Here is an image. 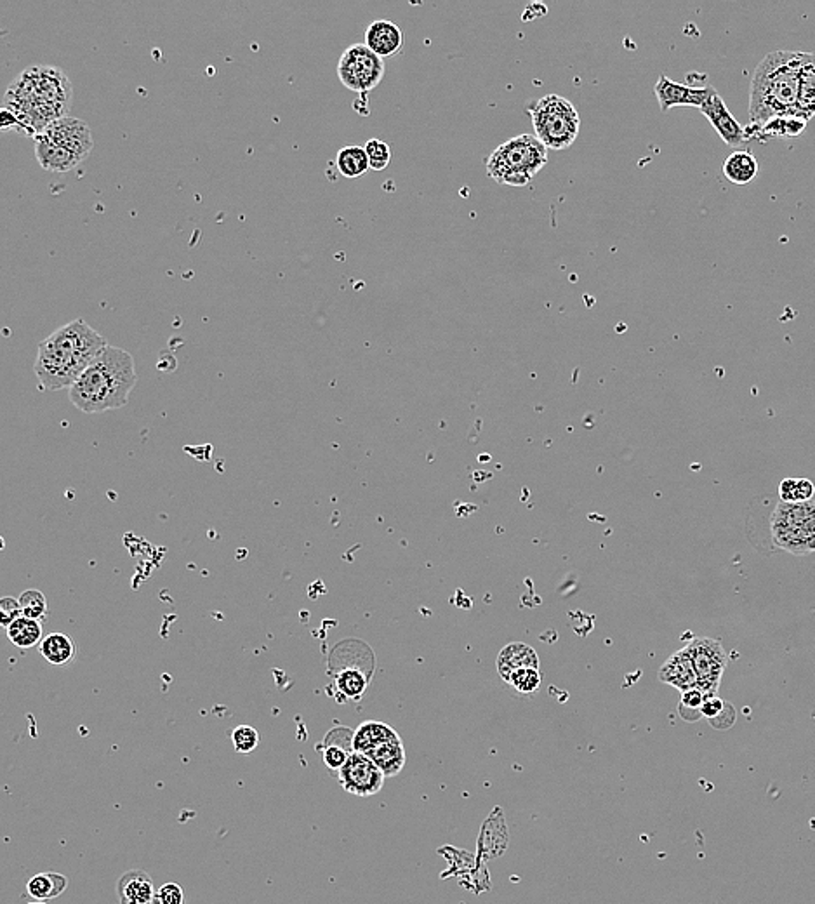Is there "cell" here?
Here are the masks:
<instances>
[{"mask_svg":"<svg viewBox=\"0 0 815 904\" xmlns=\"http://www.w3.org/2000/svg\"><path fill=\"white\" fill-rule=\"evenodd\" d=\"M106 345L84 319L64 323L38 343L33 367L38 385L47 391L73 387Z\"/></svg>","mask_w":815,"mask_h":904,"instance_id":"obj_1","label":"cell"},{"mask_svg":"<svg viewBox=\"0 0 815 904\" xmlns=\"http://www.w3.org/2000/svg\"><path fill=\"white\" fill-rule=\"evenodd\" d=\"M70 99L71 88L60 68L33 66L11 84L4 108L18 117L21 130L37 138L64 117Z\"/></svg>","mask_w":815,"mask_h":904,"instance_id":"obj_2","label":"cell"},{"mask_svg":"<svg viewBox=\"0 0 815 904\" xmlns=\"http://www.w3.org/2000/svg\"><path fill=\"white\" fill-rule=\"evenodd\" d=\"M802 58L800 51H776L756 66L750 89L752 126L761 128L779 117L802 119L798 108Z\"/></svg>","mask_w":815,"mask_h":904,"instance_id":"obj_3","label":"cell"},{"mask_svg":"<svg viewBox=\"0 0 815 904\" xmlns=\"http://www.w3.org/2000/svg\"><path fill=\"white\" fill-rule=\"evenodd\" d=\"M136 383L138 374L132 356L106 345L70 388V400L86 414L115 411L126 406Z\"/></svg>","mask_w":815,"mask_h":904,"instance_id":"obj_4","label":"cell"},{"mask_svg":"<svg viewBox=\"0 0 815 904\" xmlns=\"http://www.w3.org/2000/svg\"><path fill=\"white\" fill-rule=\"evenodd\" d=\"M548 163V148L535 134H520L500 145L487 159V174L500 185L525 187Z\"/></svg>","mask_w":815,"mask_h":904,"instance_id":"obj_5","label":"cell"},{"mask_svg":"<svg viewBox=\"0 0 815 904\" xmlns=\"http://www.w3.org/2000/svg\"><path fill=\"white\" fill-rule=\"evenodd\" d=\"M534 134L548 150L570 148L581 130V117L574 103L560 95L539 97L531 108Z\"/></svg>","mask_w":815,"mask_h":904,"instance_id":"obj_6","label":"cell"},{"mask_svg":"<svg viewBox=\"0 0 815 904\" xmlns=\"http://www.w3.org/2000/svg\"><path fill=\"white\" fill-rule=\"evenodd\" d=\"M770 532L774 545L791 555H809L815 551V501L783 503L779 501L772 518Z\"/></svg>","mask_w":815,"mask_h":904,"instance_id":"obj_7","label":"cell"},{"mask_svg":"<svg viewBox=\"0 0 815 904\" xmlns=\"http://www.w3.org/2000/svg\"><path fill=\"white\" fill-rule=\"evenodd\" d=\"M384 70V60L374 54L365 44H353L340 58L338 77L346 89L367 95L381 84Z\"/></svg>","mask_w":815,"mask_h":904,"instance_id":"obj_8","label":"cell"},{"mask_svg":"<svg viewBox=\"0 0 815 904\" xmlns=\"http://www.w3.org/2000/svg\"><path fill=\"white\" fill-rule=\"evenodd\" d=\"M685 649L697 674V689H701L706 696L718 694L721 677L728 663L723 646L715 639L701 637L693 639Z\"/></svg>","mask_w":815,"mask_h":904,"instance_id":"obj_9","label":"cell"},{"mask_svg":"<svg viewBox=\"0 0 815 904\" xmlns=\"http://www.w3.org/2000/svg\"><path fill=\"white\" fill-rule=\"evenodd\" d=\"M386 775L364 753L353 751L343 769L338 773V781L345 791L355 797H373L384 786Z\"/></svg>","mask_w":815,"mask_h":904,"instance_id":"obj_10","label":"cell"},{"mask_svg":"<svg viewBox=\"0 0 815 904\" xmlns=\"http://www.w3.org/2000/svg\"><path fill=\"white\" fill-rule=\"evenodd\" d=\"M44 136H47L56 145H60V146H63L66 150H70L71 154H75L82 161L91 154V150L95 146L93 132L89 130L88 122H84L80 119H75V117H66L64 115L62 119L55 121L46 130Z\"/></svg>","mask_w":815,"mask_h":904,"instance_id":"obj_11","label":"cell"},{"mask_svg":"<svg viewBox=\"0 0 815 904\" xmlns=\"http://www.w3.org/2000/svg\"><path fill=\"white\" fill-rule=\"evenodd\" d=\"M717 89L711 86H689L682 82H675L666 75H660L654 86V93L658 97L660 112H669L676 106H697L701 108Z\"/></svg>","mask_w":815,"mask_h":904,"instance_id":"obj_12","label":"cell"},{"mask_svg":"<svg viewBox=\"0 0 815 904\" xmlns=\"http://www.w3.org/2000/svg\"><path fill=\"white\" fill-rule=\"evenodd\" d=\"M702 115L711 122V126L718 132L723 143L728 146H739L748 141L746 130L737 122V119L730 113L720 95L715 91L710 99L701 106Z\"/></svg>","mask_w":815,"mask_h":904,"instance_id":"obj_13","label":"cell"},{"mask_svg":"<svg viewBox=\"0 0 815 904\" xmlns=\"http://www.w3.org/2000/svg\"><path fill=\"white\" fill-rule=\"evenodd\" d=\"M364 44L382 60L393 58L404 47V32L390 20H377L367 27Z\"/></svg>","mask_w":815,"mask_h":904,"instance_id":"obj_14","label":"cell"},{"mask_svg":"<svg viewBox=\"0 0 815 904\" xmlns=\"http://www.w3.org/2000/svg\"><path fill=\"white\" fill-rule=\"evenodd\" d=\"M121 904H155L157 891L150 875L143 870L126 872L117 882Z\"/></svg>","mask_w":815,"mask_h":904,"instance_id":"obj_15","label":"cell"},{"mask_svg":"<svg viewBox=\"0 0 815 904\" xmlns=\"http://www.w3.org/2000/svg\"><path fill=\"white\" fill-rule=\"evenodd\" d=\"M659 680L676 687L682 692L697 687V674L687 649H682L668 657V661L659 670Z\"/></svg>","mask_w":815,"mask_h":904,"instance_id":"obj_16","label":"cell"},{"mask_svg":"<svg viewBox=\"0 0 815 904\" xmlns=\"http://www.w3.org/2000/svg\"><path fill=\"white\" fill-rule=\"evenodd\" d=\"M322 751V760L325 767L332 773H340L343 769L353 749V732L346 727H336L327 732L322 744L318 746Z\"/></svg>","mask_w":815,"mask_h":904,"instance_id":"obj_17","label":"cell"},{"mask_svg":"<svg viewBox=\"0 0 815 904\" xmlns=\"http://www.w3.org/2000/svg\"><path fill=\"white\" fill-rule=\"evenodd\" d=\"M35 157L42 169L49 172H68L77 167L82 159L40 134L35 138Z\"/></svg>","mask_w":815,"mask_h":904,"instance_id":"obj_18","label":"cell"},{"mask_svg":"<svg viewBox=\"0 0 815 904\" xmlns=\"http://www.w3.org/2000/svg\"><path fill=\"white\" fill-rule=\"evenodd\" d=\"M539 657L533 647L522 642H513L504 647L498 656V672L504 682L522 670H537Z\"/></svg>","mask_w":815,"mask_h":904,"instance_id":"obj_19","label":"cell"},{"mask_svg":"<svg viewBox=\"0 0 815 904\" xmlns=\"http://www.w3.org/2000/svg\"><path fill=\"white\" fill-rule=\"evenodd\" d=\"M395 740H400V736L393 727H390L384 722L369 720L360 724L358 729L353 732V749L357 753L369 755L377 746Z\"/></svg>","mask_w":815,"mask_h":904,"instance_id":"obj_20","label":"cell"},{"mask_svg":"<svg viewBox=\"0 0 815 904\" xmlns=\"http://www.w3.org/2000/svg\"><path fill=\"white\" fill-rule=\"evenodd\" d=\"M760 165L750 150H735L723 162V174L734 185H748L756 178Z\"/></svg>","mask_w":815,"mask_h":904,"instance_id":"obj_21","label":"cell"},{"mask_svg":"<svg viewBox=\"0 0 815 904\" xmlns=\"http://www.w3.org/2000/svg\"><path fill=\"white\" fill-rule=\"evenodd\" d=\"M367 757L376 764L377 767L381 769V773L386 777H395V775L400 774L406 762H408V755H406V748H404L402 740L381 744V746H377L376 749H373Z\"/></svg>","mask_w":815,"mask_h":904,"instance_id":"obj_22","label":"cell"},{"mask_svg":"<svg viewBox=\"0 0 815 904\" xmlns=\"http://www.w3.org/2000/svg\"><path fill=\"white\" fill-rule=\"evenodd\" d=\"M798 108L807 122L815 115V54L803 53L800 68V99Z\"/></svg>","mask_w":815,"mask_h":904,"instance_id":"obj_23","label":"cell"},{"mask_svg":"<svg viewBox=\"0 0 815 904\" xmlns=\"http://www.w3.org/2000/svg\"><path fill=\"white\" fill-rule=\"evenodd\" d=\"M42 657L53 666H66L75 659L77 647L71 637L64 633H49L38 644Z\"/></svg>","mask_w":815,"mask_h":904,"instance_id":"obj_24","label":"cell"},{"mask_svg":"<svg viewBox=\"0 0 815 904\" xmlns=\"http://www.w3.org/2000/svg\"><path fill=\"white\" fill-rule=\"evenodd\" d=\"M68 887V878L62 873L46 872L32 876L27 891L35 901H51L62 896Z\"/></svg>","mask_w":815,"mask_h":904,"instance_id":"obj_25","label":"cell"},{"mask_svg":"<svg viewBox=\"0 0 815 904\" xmlns=\"http://www.w3.org/2000/svg\"><path fill=\"white\" fill-rule=\"evenodd\" d=\"M5 630H7V639L11 640V644L20 647V649H32L37 644H40L44 639L42 637V623L30 619V617H25V615L16 619Z\"/></svg>","mask_w":815,"mask_h":904,"instance_id":"obj_26","label":"cell"},{"mask_svg":"<svg viewBox=\"0 0 815 904\" xmlns=\"http://www.w3.org/2000/svg\"><path fill=\"white\" fill-rule=\"evenodd\" d=\"M336 167L345 178H349V180L364 176L371 169L365 148L357 146V145L341 148L336 155Z\"/></svg>","mask_w":815,"mask_h":904,"instance_id":"obj_27","label":"cell"},{"mask_svg":"<svg viewBox=\"0 0 815 904\" xmlns=\"http://www.w3.org/2000/svg\"><path fill=\"white\" fill-rule=\"evenodd\" d=\"M807 126V121L803 119H798V117H779V119H772L770 122H767L765 126L761 128H756V126H750L746 130V136H748V141L750 138H776V136H798L805 130Z\"/></svg>","mask_w":815,"mask_h":904,"instance_id":"obj_28","label":"cell"},{"mask_svg":"<svg viewBox=\"0 0 815 904\" xmlns=\"http://www.w3.org/2000/svg\"><path fill=\"white\" fill-rule=\"evenodd\" d=\"M334 685L338 694L345 696L346 699L357 701L365 694L369 680L357 668H343L334 678Z\"/></svg>","mask_w":815,"mask_h":904,"instance_id":"obj_29","label":"cell"},{"mask_svg":"<svg viewBox=\"0 0 815 904\" xmlns=\"http://www.w3.org/2000/svg\"><path fill=\"white\" fill-rule=\"evenodd\" d=\"M815 485L809 479H784L779 485L783 503H807L814 499Z\"/></svg>","mask_w":815,"mask_h":904,"instance_id":"obj_30","label":"cell"},{"mask_svg":"<svg viewBox=\"0 0 815 904\" xmlns=\"http://www.w3.org/2000/svg\"><path fill=\"white\" fill-rule=\"evenodd\" d=\"M20 606L25 617L42 623L47 617V598L38 590H27L20 595Z\"/></svg>","mask_w":815,"mask_h":904,"instance_id":"obj_31","label":"cell"},{"mask_svg":"<svg viewBox=\"0 0 815 904\" xmlns=\"http://www.w3.org/2000/svg\"><path fill=\"white\" fill-rule=\"evenodd\" d=\"M365 154L369 157V165L373 171H384L391 162V148L386 141L373 138L365 143Z\"/></svg>","mask_w":815,"mask_h":904,"instance_id":"obj_32","label":"cell"},{"mask_svg":"<svg viewBox=\"0 0 815 904\" xmlns=\"http://www.w3.org/2000/svg\"><path fill=\"white\" fill-rule=\"evenodd\" d=\"M231 743L237 753L249 755L259 746V732L251 725H239L231 732Z\"/></svg>","mask_w":815,"mask_h":904,"instance_id":"obj_33","label":"cell"},{"mask_svg":"<svg viewBox=\"0 0 815 904\" xmlns=\"http://www.w3.org/2000/svg\"><path fill=\"white\" fill-rule=\"evenodd\" d=\"M708 696L701 691V689H690L687 692H682V701H680V715L682 718L685 720H699L702 716L701 708H702V703Z\"/></svg>","mask_w":815,"mask_h":904,"instance_id":"obj_34","label":"cell"},{"mask_svg":"<svg viewBox=\"0 0 815 904\" xmlns=\"http://www.w3.org/2000/svg\"><path fill=\"white\" fill-rule=\"evenodd\" d=\"M508 683L520 694H534L541 685L539 670H522L508 680Z\"/></svg>","mask_w":815,"mask_h":904,"instance_id":"obj_35","label":"cell"},{"mask_svg":"<svg viewBox=\"0 0 815 904\" xmlns=\"http://www.w3.org/2000/svg\"><path fill=\"white\" fill-rule=\"evenodd\" d=\"M21 615H23V613H21L20 600H16L13 597H4L0 600V623H2L4 628L11 626Z\"/></svg>","mask_w":815,"mask_h":904,"instance_id":"obj_36","label":"cell"},{"mask_svg":"<svg viewBox=\"0 0 815 904\" xmlns=\"http://www.w3.org/2000/svg\"><path fill=\"white\" fill-rule=\"evenodd\" d=\"M155 904H185V892L178 883H164L157 889Z\"/></svg>","mask_w":815,"mask_h":904,"instance_id":"obj_37","label":"cell"},{"mask_svg":"<svg viewBox=\"0 0 815 904\" xmlns=\"http://www.w3.org/2000/svg\"><path fill=\"white\" fill-rule=\"evenodd\" d=\"M727 705H728V703H725L718 694H715V696H708V698L704 699V703H702L701 713H702V716H704V718H708L710 722H713L715 718H718L721 713L725 711Z\"/></svg>","mask_w":815,"mask_h":904,"instance_id":"obj_38","label":"cell"},{"mask_svg":"<svg viewBox=\"0 0 815 904\" xmlns=\"http://www.w3.org/2000/svg\"><path fill=\"white\" fill-rule=\"evenodd\" d=\"M735 722V710L732 705H727L725 711L721 713L718 718H715L713 722H710L715 729H730Z\"/></svg>","mask_w":815,"mask_h":904,"instance_id":"obj_39","label":"cell"},{"mask_svg":"<svg viewBox=\"0 0 815 904\" xmlns=\"http://www.w3.org/2000/svg\"><path fill=\"white\" fill-rule=\"evenodd\" d=\"M29 904H47V901H32V903Z\"/></svg>","mask_w":815,"mask_h":904,"instance_id":"obj_40","label":"cell"}]
</instances>
